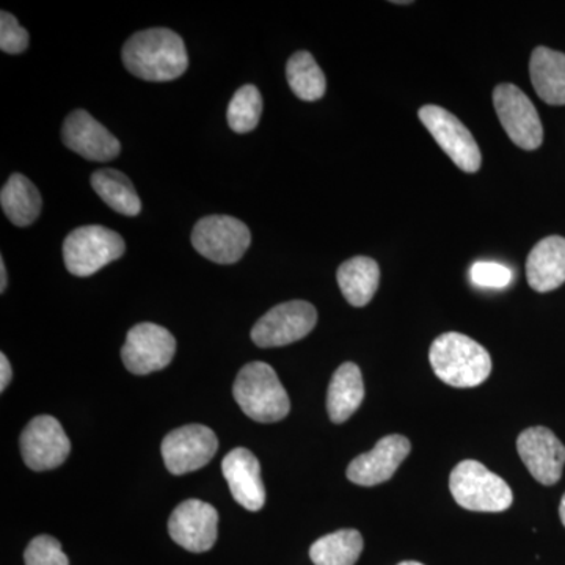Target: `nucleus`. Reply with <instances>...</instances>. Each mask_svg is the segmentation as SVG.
Segmentation results:
<instances>
[{"instance_id": "4be33fe9", "label": "nucleus", "mask_w": 565, "mask_h": 565, "mask_svg": "<svg viewBox=\"0 0 565 565\" xmlns=\"http://www.w3.org/2000/svg\"><path fill=\"white\" fill-rule=\"evenodd\" d=\"M0 204L13 225L29 226L40 217L43 199L31 180L13 173L0 192Z\"/></svg>"}, {"instance_id": "20e7f679", "label": "nucleus", "mask_w": 565, "mask_h": 565, "mask_svg": "<svg viewBox=\"0 0 565 565\" xmlns=\"http://www.w3.org/2000/svg\"><path fill=\"white\" fill-rule=\"evenodd\" d=\"M449 490L460 508L473 512H504L514 503L511 487L476 460H463L449 476Z\"/></svg>"}, {"instance_id": "473e14b6", "label": "nucleus", "mask_w": 565, "mask_h": 565, "mask_svg": "<svg viewBox=\"0 0 565 565\" xmlns=\"http://www.w3.org/2000/svg\"><path fill=\"white\" fill-rule=\"evenodd\" d=\"M397 565H424L422 563H416V561H404V563Z\"/></svg>"}, {"instance_id": "7c9ffc66", "label": "nucleus", "mask_w": 565, "mask_h": 565, "mask_svg": "<svg viewBox=\"0 0 565 565\" xmlns=\"http://www.w3.org/2000/svg\"><path fill=\"white\" fill-rule=\"evenodd\" d=\"M7 289V267L3 259H0V292H6Z\"/></svg>"}, {"instance_id": "7ed1b4c3", "label": "nucleus", "mask_w": 565, "mask_h": 565, "mask_svg": "<svg viewBox=\"0 0 565 565\" xmlns=\"http://www.w3.org/2000/svg\"><path fill=\"white\" fill-rule=\"evenodd\" d=\"M233 396L245 415L258 423H277L291 411L288 393L270 364H245L233 385Z\"/></svg>"}, {"instance_id": "9b49d317", "label": "nucleus", "mask_w": 565, "mask_h": 565, "mask_svg": "<svg viewBox=\"0 0 565 565\" xmlns=\"http://www.w3.org/2000/svg\"><path fill=\"white\" fill-rule=\"evenodd\" d=\"M218 449L217 435L202 424H189L163 438L162 457L167 470L181 476L211 462Z\"/></svg>"}, {"instance_id": "412c9836", "label": "nucleus", "mask_w": 565, "mask_h": 565, "mask_svg": "<svg viewBox=\"0 0 565 565\" xmlns=\"http://www.w3.org/2000/svg\"><path fill=\"white\" fill-rule=\"evenodd\" d=\"M338 285L344 299L352 307L362 308L373 300L381 281V269L373 258L355 256L341 264L337 274Z\"/></svg>"}, {"instance_id": "f257e3e1", "label": "nucleus", "mask_w": 565, "mask_h": 565, "mask_svg": "<svg viewBox=\"0 0 565 565\" xmlns=\"http://www.w3.org/2000/svg\"><path fill=\"white\" fill-rule=\"evenodd\" d=\"M122 65L139 79L170 82L188 71L184 41L170 29H148L134 33L121 51Z\"/></svg>"}, {"instance_id": "a211bd4d", "label": "nucleus", "mask_w": 565, "mask_h": 565, "mask_svg": "<svg viewBox=\"0 0 565 565\" xmlns=\"http://www.w3.org/2000/svg\"><path fill=\"white\" fill-rule=\"evenodd\" d=\"M526 278L537 292H550L565 282V239L550 236L534 245L526 262Z\"/></svg>"}, {"instance_id": "c85d7f7f", "label": "nucleus", "mask_w": 565, "mask_h": 565, "mask_svg": "<svg viewBox=\"0 0 565 565\" xmlns=\"http://www.w3.org/2000/svg\"><path fill=\"white\" fill-rule=\"evenodd\" d=\"M470 277L479 288L501 289L511 285L514 274L503 264L479 262L471 267Z\"/></svg>"}, {"instance_id": "393cba45", "label": "nucleus", "mask_w": 565, "mask_h": 565, "mask_svg": "<svg viewBox=\"0 0 565 565\" xmlns=\"http://www.w3.org/2000/svg\"><path fill=\"white\" fill-rule=\"evenodd\" d=\"M286 77L294 95L302 102H318L326 95V76L310 52L299 51L289 58Z\"/></svg>"}, {"instance_id": "dca6fc26", "label": "nucleus", "mask_w": 565, "mask_h": 565, "mask_svg": "<svg viewBox=\"0 0 565 565\" xmlns=\"http://www.w3.org/2000/svg\"><path fill=\"white\" fill-rule=\"evenodd\" d=\"M412 445L404 435H388L374 446L373 451L355 457L348 467L349 481L356 486L374 487L388 481L401 463L411 455Z\"/></svg>"}, {"instance_id": "2eb2a0df", "label": "nucleus", "mask_w": 565, "mask_h": 565, "mask_svg": "<svg viewBox=\"0 0 565 565\" xmlns=\"http://www.w3.org/2000/svg\"><path fill=\"white\" fill-rule=\"evenodd\" d=\"M218 514L214 505L188 500L174 509L169 520L170 537L192 553L210 552L217 541Z\"/></svg>"}, {"instance_id": "1a4fd4ad", "label": "nucleus", "mask_w": 565, "mask_h": 565, "mask_svg": "<svg viewBox=\"0 0 565 565\" xmlns=\"http://www.w3.org/2000/svg\"><path fill=\"white\" fill-rule=\"evenodd\" d=\"M494 110L509 139L526 151L537 150L544 128L534 104L516 85L501 84L493 92Z\"/></svg>"}, {"instance_id": "c756f323", "label": "nucleus", "mask_w": 565, "mask_h": 565, "mask_svg": "<svg viewBox=\"0 0 565 565\" xmlns=\"http://www.w3.org/2000/svg\"><path fill=\"white\" fill-rule=\"evenodd\" d=\"M11 377H13V370L6 353L0 355V392H6L7 386L10 385Z\"/></svg>"}, {"instance_id": "bb28decb", "label": "nucleus", "mask_w": 565, "mask_h": 565, "mask_svg": "<svg viewBox=\"0 0 565 565\" xmlns=\"http://www.w3.org/2000/svg\"><path fill=\"white\" fill-rule=\"evenodd\" d=\"M24 561L25 565H70L61 542L51 535H39L33 539L25 548Z\"/></svg>"}, {"instance_id": "9d476101", "label": "nucleus", "mask_w": 565, "mask_h": 565, "mask_svg": "<svg viewBox=\"0 0 565 565\" xmlns=\"http://www.w3.org/2000/svg\"><path fill=\"white\" fill-rule=\"evenodd\" d=\"M174 352L177 340L169 330L158 323L141 322L129 330L121 359L129 373L147 375L169 366Z\"/></svg>"}, {"instance_id": "f3484780", "label": "nucleus", "mask_w": 565, "mask_h": 565, "mask_svg": "<svg viewBox=\"0 0 565 565\" xmlns=\"http://www.w3.org/2000/svg\"><path fill=\"white\" fill-rule=\"evenodd\" d=\"M223 476L234 500L250 512L262 511L266 503V489L258 459L248 449L236 448L222 462Z\"/></svg>"}, {"instance_id": "b1692460", "label": "nucleus", "mask_w": 565, "mask_h": 565, "mask_svg": "<svg viewBox=\"0 0 565 565\" xmlns=\"http://www.w3.org/2000/svg\"><path fill=\"white\" fill-rule=\"evenodd\" d=\"M362 552V534L355 530H341L316 541L310 557L315 565H355Z\"/></svg>"}, {"instance_id": "4468645a", "label": "nucleus", "mask_w": 565, "mask_h": 565, "mask_svg": "<svg viewBox=\"0 0 565 565\" xmlns=\"http://www.w3.org/2000/svg\"><path fill=\"white\" fill-rule=\"evenodd\" d=\"M62 140L68 150L87 161L109 162L121 152L120 140L95 120L87 110H74L66 117Z\"/></svg>"}, {"instance_id": "f8f14e48", "label": "nucleus", "mask_w": 565, "mask_h": 565, "mask_svg": "<svg viewBox=\"0 0 565 565\" xmlns=\"http://www.w3.org/2000/svg\"><path fill=\"white\" fill-rule=\"evenodd\" d=\"M21 455L33 471L61 467L71 452L68 435L62 424L50 415L33 418L21 435Z\"/></svg>"}, {"instance_id": "2f4dec72", "label": "nucleus", "mask_w": 565, "mask_h": 565, "mask_svg": "<svg viewBox=\"0 0 565 565\" xmlns=\"http://www.w3.org/2000/svg\"><path fill=\"white\" fill-rule=\"evenodd\" d=\"M559 516H561V522H563V525L565 527V493H564L563 500H561V504H559Z\"/></svg>"}, {"instance_id": "39448f33", "label": "nucleus", "mask_w": 565, "mask_h": 565, "mask_svg": "<svg viewBox=\"0 0 565 565\" xmlns=\"http://www.w3.org/2000/svg\"><path fill=\"white\" fill-rule=\"evenodd\" d=\"M126 250L125 241L114 230L102 225L81 226L66 236L63 259L66 269L76 277H90Z\"/></svg>"}, {"instance_id": "6ab92c4d", "label": "nucleus", "mask_w": 565, "mask_h": 565, "mask_svg": "<svg viewBox=\"0 0 565 565\" xmlns=\"http://www.w3.org/2000/svg\"><path fill=\"white\" fill-rule=\"evenodd\" d=\"M535 93L550 106H565V54L539 46L530 62Z\"/></svg>"}, {"instance_id": "aec40b11", "label": "nucleus", "mask_w": 565, "mask_h": 565, "mask_svg": "<svg viewBox=\"0 0 565 565\" xmlns=\"http://www.w3.org/2000/svg\"><path fill=\"white\" fill-rule=\"evenodd\" d=\"M362 371L355 363H344L334 371L327 393V412L334 424L348 422L363 403Z\"/></svg>"}, {"instance_id": "a878e982", "label": "nucleus", "mask_w": 565, "mask_h": 565, "mask_svg": "<svg viewBox=\"0 0 565 565\" xmlns=\"http://www.w3.org/2000/svg\"><path fill=\"white\" fill-rule=\"evenodd\" d=\"M263 114L262 93L255 85H244L234 93L226 118L230 128L237 134L252 132L259 125Z\"/></svg>"}, {"instance_id": "5701e85b", "label": "nucleus", "mask_w": 565, "mask_h": 565, "mask_svg": "<svg viewBox=\"0 0 565 565\" xmlns=\"http://www.w3.org/2000/svg\"><path fill=\"white\" fill-rule=\"evenodd\" d=\"M93 191L107 206L126 217L140 214L141 202L132 181L115 169H102L92 174Z\"/></svg>"}, {"instance_id": "ddd939ff", "label": "nucleus", "mask_w": 565, "mask_h": 565, "mask_svg": "<svg viewBox=\"0 0 565 565\" xmlns=\"http://www.w3.org/2000/svg\"><path fill=\"white\" fill-rule=\"evenodd\" d=\"M516 451L527 471L542 486H555L563 478L565 446L546 427L523 430L516 440Z\"/></svg>"}, {"instance_id": "cd10ccee", "label": "nucleus", "mask_w": 565, "mask_h": 565, "mask_svg": "<svg viewBox=\"0 0 565 565\" xmlns=\"http://www.w3.org/2000/svg\"><path fill=\"white\" fill-rule=\"evenodd\" d=\"M29 32L21 28L20 22L9 11L0 13V50L7 54H21L29 47Z\"/></svg>"}, {"instance_id": "f03ea898", "label": "nucleus", "mask_w": 565, "mask_h": 565, "mask_svg": "<svg viewBox=\"0 0 565 565\" xmlns=\"http://www.w3.org/2000/svg\"><path fill=\"white\" fill-rule=\"evenodd\" d=\"M430 366L435 375L455 388H475L492 373L490 353L467 334H440L430 345Z\"/></svg>"}, {"instance_id": "6e6552de", "label": "nucleus", "mask_w": 565, "mask_h": 565, "mask_svg": "<svg viewBox=\"0 0 565 565\" xmlns=\"http://www.w3.org/2000/svg\"><path fill=\"white\" fill-rule=\"evenodd\" d=\"M318 322V311L305 300H291L267 311L252 330L253 343L258 348H281L303 340Z\"/></svg>"}, {"instance_id": "0eeeda50", "label": "nucleus", "mask_w": 565, "mask_h": 565, "mask_svg": "<svg viewBox=\"0 0 565 565\" xmlns=\"http://www.w3.org/2000/svg\"><path fill=\"white\" fill-rule=\"evenodd\" d=\"M418 115L430 136L460 170L476 173L481 169V150L473 134L468 131L467 126L456 115L433 104L422 107Z\"/></svg>"}, {"instance_id": "423d86ee", "label": "nucleus", "mask_w": 565, "mask_h": 565, "mask_svg": "<svg viewBox=\"0 0 565 565\" xmlns=\"http://www.w3.org/2000/svg\"><path fill=\"white\" fill-rule=\"evenodd\" d=\"M252 234L243 221L230 215H210L196 223L192 245L200 255L217 264L239 262L248 250Z\"/></svg>"}]
</instances>
